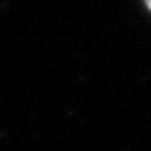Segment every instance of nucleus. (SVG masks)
Returning a JSON list of instances; mask_svg holds the SVG:
<instances>
[{
  "mask_svg": "<svg viewBox=\"0 0 151 151\" xmlns=\"http://www.w3.org/2000/svg\"><path fill=\"white\" fill-rule=\"evenodd\" d=\"M146 5L150 7V10H151V0H146Z\"/></svg>",
  "mask_w": 151,
  "mask_h": 151,
  "instance_id": "nucleus-1",
  "label": "nucleus"
}]
</instances>
